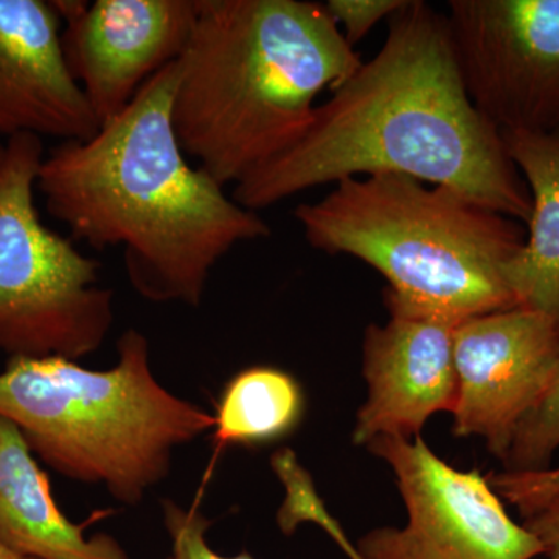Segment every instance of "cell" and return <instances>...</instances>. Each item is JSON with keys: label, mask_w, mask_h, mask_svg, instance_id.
Returning a JSON list of instances; mask_svg holds the SVG:
<instances>
[{"label": "cell", "mask_w": 559, "mask_h": 559, "mask_svg": "<svg viewBox=\"0 0 559 559\" xmlns=\"http://www.w3.org/2000/svg\"><path fill=\"white\" fill-rule=\"evenodd\" d=\"M162 521L170 536L171 554L168 559H257L249 551L235 557H223L210 547L207 532L212 521L200 507H183L171 499L162 502Z\"/></svg>", "instance_id": "cell-17"}, {"label": "cell", "mask_w": 559, "mask_h": 559, "mask_svg": "<svg viewBox=\"0 0 559 559\" xmlns=\"http://www.w3.org/2000/svg\"><path fill=\"white\" fill-rule=\"evenodd\" d=\"M62 50L100 127L189 46L198 0H55Z\"/></svg>", "instance_id": "cell-10"}, {"label": "cell", "mask_w": 559, "mask_h": 559, "mask_svg": "<svg viewBox=\"0 0 559 559\" xmlns=\"http://www.w3.org/2000/svg\"><path fill=\"white\" fill-rule=\"evenodd\" d=\"M459 323L390 316L364 337V377L369 396L360 407L353 441L378 437L415 439L428 419L454 411L457 371L454 333Z\"/></svg>", "instance_id": "cell-11"}, {"label": "cell", "mask_w": 559, "mask_h": 559, "mask_svg": "<svg viewBox=\"0 0 559 559\" xmlns=\"http://www.w3.org/2000/svg\"><path fill=\"white\" fill-rule=\"evenodd\" d=\"M51 495L21 430L0 415V543L32 559H130L112 536L86 538Z\"/></svg>", "instance_id": "cell-13"}, {"label": "cell", "mask_w": 559, "mask_h": 559, "mask_svg": "<svg viewBox=\"0 0 559 559\" xmlns=\"http://www.w3.org/2000/svg\"><path fill=\"white\" fill-rule=\"evenodd\" d=\"M395 474L407 511L404 527L374 528L356 550L364 559H535L538 538L511 520L488 477L460 471L415 439L367 444Z\"/></svg>", "instance_id": "cell-7"}, {"label": "cell", "mask_w": 559, "mask_h": 559, "mask_svg": "<svg viewBox=\"0 0 559 559\" xmlns=\"http://www.w3.org/2000/svg\"><path fill=\"white\" fill-rule=\"evenodd\" d=\"M100 130L62 50L51 2L0 0V134L87 140Z\"/></svg>", "instance_id": "cell-12"}, {"label": "cell", "mask_w": 559, "mask_h": 559, "mask_svg": "<svg viewBox=\"0 0 559 559\" xmlns=\"http://www.w3.org/2000/svg\"><path fill=\"white\" fill-rule=\"evenodd\" d=\"M488 480L499 498L516 507L521 516L525 518L540 502L559 491V468L524 471V473L502 471L499 474H491Z\"/></svg>", "instance_id": "cell-18"}, {"label": "cell", "mask_w": 559, "mask_h": 559, "mask_svg": "<svg viewBox=\"0 0 559 559\" xmlns=\"http://www.w3.org/2000/svg\"><path fill=\"white\" fill-rule=\"evenodd\" d=\"M532 197L527 237L503 275L518 307L559 319V132H500Z\"/></svg>", "instance_id": "cell-14"}, {"label": "cell", "mask_w": 559, "mask_h": 559, "mask_svg": "<svg viewBox=\"0 0 559 559\" xmlns=\"http://www.w3.org/2000/svg\"><path fill=\"white\" fill-rule=\"evenodd\" d=\"M471 102L500 132L559 131V0H450Z\"/></svg>", "instance_id": "cell-8"}, {"label": "cell", "mask_w": 559, "mask_h": 559, "mask_svg": "<svg viewBox=\"0 0 559 559\" xmlns=\"http://www.w3.org/2000/svg\"><path fill=\"white\" fill-rule=\"evenodd\" d=\"M44 157L38 135L0 143V352L76 360L108 337L114 293L100 286L97 260L40 221L35 189Z\"/></svg>", "instance_id": "cell-6"}, {"label": "cell", "mask_w": 559, "mask_h": 559, "mask_svg": "<svg viewBox=\"0 0 559 559\" xmlns=\"http://www.w3.org/2000/svg\"><path fill=\"white\" fill-rule=\"evenodd\" d=\"M559 132V131H558Z\"/></svg>", "instance_id": "cell-23"}, {"label": "cell", "mask_w": 559, "mask_h": 559, "mask_svg": "<svg viewBox=\"0 0 559 559\" xmlns=\"http://www.w3.org/2000/svg\"><path fill=\"white\" fill-rule=\"evenodd\" d=\"M304 411V390L293 374L277 367H249L221 393L213 415L215 440L219 448L272 443L300 425Z\"/></svg>", "instance_id": "cell-15"}, {"label": "cell", "mask_w": 559, "mask_h": 559, "mask_svg": "<svg viewBox=\"0 0 559 559\" xmlns=\"http://www.w3.org/2000/svg\"><path fill=\"white\" fill-rule=\"evenodd\" d=\"M330 536L331 539H333L334 543H336L337 546H340L341 549L345 551V555H347L349 559H364L358 554V550H356V547L353 546L352 540L348 539V536L345 535L344 528L334 527L331 530Z\"/></svg>", "instance_id": "cell-21"}, {"label": "cell", "mask_w": 559, "mask_h": 559, "mask_svg": "<svg viewBox=\"0 0 559 559\" xmlns=\"http://www.w3.org/2000/svg\"><path fill=\"white\" fill-rule=\"evenodd\" d=\"M559 448V362L538 403L522 419L503 460V471L524 473L550 466Z\"/></svg>", "instance_id": "cell-16"}, {"label": "cell", "mask_w": 559, "mask_h": 559, "mask_svg": "<svg viewBox=\"0 0 559 559\" xmlns=\"http://www.w3.org/2000/svg\"><path fill=\"white\" fill-rule=\"evenodd\" d=\"M0 559H32L22 557V555L16 554V551L10 550L9 547L3 546L0 543Z\"/></svg>", "instance_id": "cell-22"}, {"label": "cell", "mask_w": 559, "mask_h": 559, "mask_svg": "<svg viewBox=\"0 0 559 559\" xmlns=\"http://www.w3.org/2000/svg\"><path fill=\"white\" fill-rule=\"evenodd\" d=\"M525 528L538 538L546 559H559V491L524 518Z\"/></svg>", "instance_id": "cell-20"}, {"label": "cell", "mask_w": 559, "mask_h": 559, "mask_svg": "<svg viewBox=\"0 0 559 559\" xmlns=\"http://www.w3.org/2000/svg\"><path fill=\"white\" fill-rule=\"evenodd\" d=\"M406 3L407 0H329L323 7L349 46L355 47L378 22L390 20Z\"/></svg>", "instance_id": "cell-19"}, {"label": "cell", "mask_w": 559, "mask_h": 559, "mask_svg": "<svg viewBox=\"0 0 559 559\" xmlns=\"http://www.w3.org/2000/svg\"><path fill=\"white\" fill-rule=\"evenodd\" d=\"M117 356L108 370L66 358H10L0 371V415L51 469L138 507L170 476L175 452L215 419L160 384L145 334L124 331Z\"/></svg>", "instance_id": "cell-5"}, {"label": "cell", "mask_w": 559, "mask_h": 559, "mask_svg": "<svg viewBox=\"0 0 559 559\" xmlns=\"http://www.w3.org/2000/svg\"><path fill=\"white\" fill-rule=\"evenodd\" d=\"M294 218L311 248L355 257L388 280L390 316L462 323L520 308L503 270L527 230L444 187L403 175L348 178Z\"/></svg>", "instance_id": "cell-4"}, {"label": "cell", "mask_w": 559, "mask_h": 559, "mask_svg": "<svg viewBox=\"0 0 559 559\" xmlns=\"http://www.w3.org/2000/svg\"><path fill=\"white\" fill-rule=\"evenodd\" d=\"M171 117L186 156L221 186L293 148L323 91L362 66L323 3L198 0Z\"/></svg>", "instance_id": "cell-3"}, {"label": "cell", "mask_w": 559, "mask_h": 559, "mask_svg": "<svg viewBox=\"0 0 559 559\" xmlns=\"http://www.w3.org/2000/svg\"><path fill=\"white\" fill-rule=\"evenodd\" d=\"M454 433L480 437L506 460L522 419L533 409L559 362V319L513 308L459 323Z\"/></svg>", "instance_id": "cell-9"}, {"label": "cell", "mask_w": 559, "mask_h": 559, "mask_svg": "<svg viewBox=\"0 0 559 559\" xmlns=\"http://www.w3.org/2000/svg\"><path fill=\"white\" fill-rule=\"evenodd\" d=\"M179 70L162 69L94 138L55 146L36 189L75 240L123 249L140 297L198 308L219 260L272 230L187 160L171 117Z\"/></svg>", "instance_id": "cell-2"}, {"label": "cell", "mask_w": 559, "mask_h": 559, "mask_svg": "<svg viewBox=\"0 0 559 559\" xmlns=\"http://www.w3.org/2000/svg\"><path fill=\"white\" fill-rule=\"evenodd\" d=\"M373 175L444 187L527 224L532 197L495 124L471 102L447 16L407 0L377 57L318 105L304 138L238 182L234 200L267 209L325 183Z\"/></svg>", "instance_id": "cell-1"}]
</instances>
